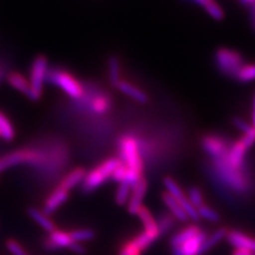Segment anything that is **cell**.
<instances>
[{"label":"cell","mask_w":255,"mask_h":255,"mask_svg":"<svg viewBox=\"0 0 255 255\" xmlns=\"http://www.w3.org/2000/svg\"><path fill=\"white\" fill-rule=\"evenodd\" d=\"M47 153L48 150L43 149V146H28L13 150L0 157V172L18 165L42 166L48 162Z\"/></svg>","instance_id":"cell-1"},{"label":"cell","mask_w":255,"mask_h":255,"mask_svg":"<svg viewBox=\"0 0 255 255\" xmlns=\"http://www.w3.org/2000/svg\"><path fill=\"white\" fill-rule=\"evenodd\" d=\"M118 152L121 162L131 172L143 177V161L140 154V146L136 136L125 134L118 139Z\"/></svg>","instance_id":"cell-2"},{"label":"cell","mask_w":255,"mask_h":255,"mask_svg":"<svg viewBox=\"0 0 255 255\" xmlns=\"http://www.w3.org/2000/svg\"><path fill=\"white\" fill-rule=\"evenodd\" d=\"M46 81L65 93L74 100H79L85 93V85L69 70L65 68L53 67L48 69Z\"/></svg>","instance_id":"cell-3"},{"label":"cell","mask_w":255,"mask_h":255,"mask_svg":"<svg viewBox=\"0 0 255 255\" xmlns=\"http://www.w3.org/2000/svg\"><path fill=\"white\" fill-rule=\"evenodd\" d=\"M223 156L212 159L213 167L217 177L222 182V184L226 185L231 190L239 194L245 193L249 188L248 178L246 177L244 170L234 168L226 161Z\"/></svg>","instance_id":"cell-4"},{"label":"cell","mask_w":255,"mask_h":255,"mask_svg":"<svg viewBox=\"0 0 255 255\" xmlns=\"http://www.w3.org/2000/svg\"><path fill=\"white\" fill-rule=\"evenodd\" d=\"M119 164H121V159L118 157H109L97 166H95L90 172L85 174V178L82 182L83 193H92L102 184H105L110 178H112L113 172Z\"/></svg>","instance_id":"cell-5"},{"label":"cell","mask_w":255,"mask_h":255,"mask_svg":"<svg viewBox=\"0 0 255 255\" xmlns=\"http://www.w3.org/2000/svg\"><path fill=\"white\" fill-rule=\"evenodd\" d=\"M79 107L81 109L89 110L94 115H106L108 112L112 110L113 101L110 94L101 92L96 89L93 85H90V89L87 90L85 86V93L82 98H80Z\"/></svg>","instance_id":"cell-6"},{"label":"cell","mask_w":255,"mask_h":255,"mask_svg":"<svg viewBox=\"0 0 255 255\" xmlns=\"http://www.w3.org/2000/svg\"><path fill=\"white\" fill-rule=\"evenodd\" d=\"M48 59L43 54H38L33 59L30 66L29 82L31 86L32 101H38L44 92V82L48 73Z\"/></svg>","instance_id":"cell-7"},{"label":"cell","mask_w":255,"mask_h":255,"mask_svg":"<svg viewBox=\"0 0 255 255\" xmlns=\"http://www.w3.org/2000/svg\"><path fill=\"white\" fill-rule=\"evenodd\" d=\"M215 64L221 74L235 78L237 71L244 65L243 55L230 48H219L215 52Z\"/></svg>","instance_id":"cell-8"},{"label":"cell","mask_w":255,"mask_h":255,"mask_svg":"<svg viewBox=\"0 0 255 255\" xmlns=\"http://www.w3.org/2000/svg\"><path fill=\"white\" fill-rule=\"evenodd\" d=\"M201 147L204 152L214 159L227 154L230 148V142L219 135L207 134L201 139Z\"/></svg>","instance_id":"cell-9"},{"label":"cell","mask_w":255,"mask_h":255,"mask_svg":"<svg viewBox=\"0 0 255 255\" xmlns=\"http://www.w3.org/2000/svg\"><path fill=\"white\" fill-rule=\"evenodd\" d=\"M148 189V183L145 177L141 178L136 184H134L131 188V194L129 201H128V212L131 215H136V212L140 206H142V201L145 199Z\"/></svg>","instance_id":"cell-10"},{"label":"cell","mask_w":255,"mask_h":255,"mask_svg":"<svg viewBox=\"0 0 255 255\" xmlns=\"http://www.w3.org/2000/svg\"><path fill=\"white\" fill-rule=\"evenodd\" d=\"M206 236L207 234L201 230L198 234L189 238L188 241L183 243L181 246L171 248L172 255H199Z\"/></svg>","instance_id":"cell-11"},{"label":"cell","mask_w":255,"mask_h":255,"mask_svg":"<svg viewBox=\"0 0 255 255\" xmlns=\"http://www.w3.org/2000/svg\"><path fill=\"white\" fill-rule=\"evenodd\" d=\"M73 243L74 242L69 235V232L55 229L44 241V247L45 249L49 251H55L63 248L69 249L70 245Z\"/></svg>","instance_id":"cell-12"},{"label":"cell","mask_w":255,"mask_h":255,"mask_svg":"<svg viewBox=\"0 0 255 255\" xmlns=\"http://www.w3.org/2000/svg\"><path fill=\"white\" fill-rule=\"evenodd\" d=\"M68 198L69 191L63 189L58 185L51 191V194L46 198L42 213L45 214L46 216H49V215L57 211L62 204L65 203L68 200Z\"/></svg>","instance_id":"cell-13"},{"label":"cell","mask_w":255,"mask_h":255,"mask_svg":"<svg viewBox=\"0 0 255 255\" xmlns=\"http://www.w3.org/2000/svg\"><path fill=\"white\" fill-rule=\"evenodd\" d=\"M6 81L14 90L18 91L19 93L23 94L31 100L32 99V93H31V86L29 80L18 71H10L6 75Z\"/></svg>","instance_id":"cell-14"},{"label":"cell","mask_w":255,"mask_h":255,"mask_svg":"<svg viewBox=\"0 0 255 255\" xmlns=\"http://www.w3.org/2000/svg\"><path fill=\"white\" fill-rule=\"evenodd\" d=\"M116 89L118 91H121L123 94H125L128 97L137 101L139 103H147L149 98L147 94L143 92L141 89H139L138 86L134 85L130 81H127V80L123 79L121 82L118 83Z\"/></svg>","instance_id":"cell-15"},{"label":"cell","mask_w":255,"mask_h":255,"mask_svg":"<svg viewBox=\"0 0 255 255\" xmlns=\"http://www.w3.org/2000/svg\"><path fill=\"white\" fill-rule=\"evenodd\" d=\"M86 174V170L83 167H76L73 170H70L67 174L63 177L60 181L59 186L67 191L75 188L80 183H82Z\"/></svg>","instance_id":"cell-16"},{"label":"cell","mask_w":255,"mask_h":255,"mask_svg":"<svg viewBox=\"0 0 255 255\" xmlns=\"http://www.w3.org/2000/svg\"><path fill=\"white\" fill-rule=\"evenodd\" d=\"M162 200L167 209H168L169 213L175 218V220L181 221L183 223L189 221V218L187 217L184 210L182 209V206L178 203V201L175 200L172 196H170L168 193H167V191L162 194Z\"/></svg>","instance_id":"cell-17"},{"label":"cell","mask_w":255,"mask_h":255,"mask_svg":"<svg viewBox=\"0 0 255 255\" xmlns=\"http://www.w3.org/2000/svg\"><path fill=\"white\" fill-rule=\"evenodd\" d=\"M136 215L142 223L143 231H146V232L151 233V234H154L158 237L161 236V233H159L158 228H157L156 219L153 217V215L151 214V212L147 209L146 206H143V205L140 206L138 211L136 212Z\"/></svg>","instance_id":"cell-18"},{"label":"cell","mask_w":255,"mask_h":255,"mask_svg":"<svg viewBox=\"0 0 255 255\" xmlns=\"http://www.w3.org/2000/svg\"><path fill=\"white\" fill-rule=\"evenodd\" d=\"M201 229L199 228L198 226H196L195 223L193 225H188L187 227H185L184 229L180 230L179 232L175 233L171 238H170V247L171 248H175V247L181 246L183 243H185L186 241H188L189 238H191L193 236H195L196 234H198L200 232Z\"/></svg>","instance_id":"cell-19"},{"label":"cell","mask_w":255,"mask_h":255,"mask_svg":"<svg viewBox=\"0 0 255 255\" xmlns=\"http://www.w3.org/2000/svg\"><path fill=\"white\" fill-rule=\"evenodd\" d=\"M228 231H229L228 228L222 227V228H219L218 230L215 231L213 234L207 235L201 246L200 254L199 255H204L207 252H210L215 246H217L222 241V239L226 238V236L228 234Z\"/></svg>","instance_id":"cell-20"},{"label":"cell","mask_w":255,"mask_h":255,"mask_svg":"<svg viewBox=\"0 0 255 255\" xmlns=\"http://www.w3.org/2000/svg\"><path fill=\"white\" fill-rule=\"evenodd\" d=\"M108 77L111 85L115 87V89L118 83L123 80L121 61H119L117 55H111L108 60Z\"/></svg>","instance_id":"cell-21"},{"label":"cell","mask_w":255,"mask_h":255,"mask_svg":"<svg viewBox=\"0 0 255 255\" xmlns=\"http://www.w3.org/2000/svg\"><path fill=\"white\" fill-rule=\"evenodd\" d=\"M28 215L37 223V225H39L44 230H46L47 232L51 233L52 231L57 229L54 222L49 217L46 216L45 214H43L42 211H38L35 207H30V209H28Z\"/></svg>","instance_id":"cell-22"},{"label":"cell","mask_w":255,"mask_h":255,"mask_svg":"<svg viewBox=\"0 0 255 255\" xmlns=\"http://www.w3.org/2000/svg\"><path fill=\"white\" fill-rule=\"evenodd\" d=\"M16 136L15 128L10 121V118L0 111V138L5 141H12Z\"/></svg>","instance_id":"cell-23"},{"label":"cell","mask_w":255,"mask_h":255,"mask_svg":"<svg viewBox=\"0 0 255 255\" xmlns=\"http://www.w3.org/2000/svg\"><path fill=\"white\" fill-rule=\"evenodd\" d=\"M241 83H249L255 81V63L244 64L237 71L235 78Z\"/></svg>","instance_id":"cell-24"},{"label":"cell","mask_w":255,"mask_h":255,"mask_svg":"<svg viewBox=\"0 0 255 255\" xmlns=\"http://www.w3.org/2000/svg\"><path fill=\"white\" fill-rule=\"evenodd\" d=\"M175 221L177 220H175V218L170 213L162 214L161 216L156 219L157 228H158V231H159V233H161V235L168 233L169 231L174 227Z\"/></svg>","instance_id":"cell-25"},{"label":"cell","mask_w":255,"mask_h":255,"mask_svg":"<svg viewBox=\"0 0 255 255\" xmlns=\"http://www.w3.org/2000/svg\"><path fill=\"white\" fill-rule=\"evenodd\" d=\"M131 188L132 186L126 182L119 183L118 188L115 193V201L117 205L124 206L125 204L128 203L131 194Z\"/></svg>","instance_id":"cell-26"},{"label":"cell","mask_w":255,"mask_h":255,"mask_svg":"<svg viewBox=\"0 0 255 255\" xmlns=\"http://www.w3.org/2000/svg\"><path fill=\"white\" fill-rule=\"evenodd\" d=\"M197 212H198V215H199V217H200V219L203 218L204 220H207V221L213 222V223H217L221 219L220 214L207 204H203L202 206L199 207V209H197Z\"/></svg>","instance_id":"cell-27"},{"label":"cell","mask_w":255,"mask_h":255,"mask_svg":"<svg viewBox=\"0 0 255 255\" xmlns=\"http://www.w3.org/2000/svg\"><path fill=\"white\" fill-rule=\"evenodd\" d=\"M69 235L71 239H73V242L81 244L83 242L92 241V239L95 238L96 233L92 229H79V230L70 231Z\"/></svg>","instance_id":"cell-28"},{"label":"cell","mask_w":255,"mask_h":255,"mask_svg":"<svg viewBox=\"0 0 255 255\" xmlns=\"http://www.w3.org/2000/svg\"><path fill=\"white\" fill-rule=\"evenodd\" d=\"M203 9L215 20L221 21L225 18V12H223L222 7L215 1V0H210V1L203 6Z\"/></svg>","instance_id":"cell-29"},{"label":"cell","mask_w":255,"mask_h":255,"mask_svg":"<svg viewBox=\"0 0 255 255\" xmlns=\"http://www.w3.org/2000/svg\"><path fill=\"white\" fill-rule=\"evenodd\" d=\"M187 199L189 202L194 205L195 209H199V207L205 204L204 202V197L200 188H198L197 186H191L189 187L187 191Z\"/></svg>","instance_id":"cell-30"},{"label":"cell","mask_w":255,"mask_h":255,"mask_svg":"<svg viewBox=\"0 0 255 255\" xmlns=\"http://www.w3.org/2000/svg\"><path fill=\"white\" fill-rule=\"evenodd\" d=\"M5 246L7 250H9L13 255H30L25 249H23V247L17 241H15V239H7L5 242Z\"/></svg>","instance_id":"cell-31"},{"label":"cell","mask_w":255,"mask_h":255,"mask_svg":"<svg viewBox=\"0 0 255 255\" xmlns=\"http://www.w3.org/2000/svg\"><path fill=\"white\" fill-rule=\"evenodd\" d=\"M141 251L134 245L132 239L126 242L118 251V255H141Z\"/></svg>","instance_id":"cell-32"},{"label":"cell","mask_w":255,"mask_h":255,"mask_svg":"<svg viewBox=\"0 0 255 255\" xmlns=\"http://www.w3.org/2000/svg\"><path fill=\"white\" fill-rule=\"evenodd\" d=\"M241 141L247 149H250L254 145L255 143V129L253 127H251V129L249 131H247L246 133L243 134V137L241 138Z\"/></svg>","instance_id":"cell-33"},{"label":"cell","mask_w":255,"mask_h":255,"mask_svg":"<svg viewBox=\"0 0 255 255\" xmlns=\"http://www.w3.org/2000/svg\"><path fill=\"white\" fill-rule=\"evenodd\" d=\"M233 125L237 128V129L241 131L243 134L246 133L247 131H249L251 129L252 125H249L247 122H245L244 119L239 118V117H234L233 118Z\"/></svg>","instance_id":"cell-34"},{"label":"cell","mask_w":255,"mask_h":255,"mask_svg":"<svg viewBox=\"0 0 255 255\" xmlns=\"http://www.w3.org/2000/svg\"><path fill=\"white\" fill-rule=\"evenodd\" d=\"M69 249L73 251L74 253L78 254V255H84V254L87 253V250H86L85 247L82 244H80V243H75L74 242L73 244L70 245Z\"/></svg>","instance_id":"cell-35"},{"label":"cell","mask_w":255,"mask_h":255,"mask_svg":"<svg viewBox=\"0 0 255 255\" xmlns=\"http://www.w3.org/2000/svg\"><path fill=\"white\" fill-rule=\"evenodd\" d=\"M232 255H255V253L247 249H234Z\"/></svg>","instance_id":"cell-36"},{"label":"cell","mask_w":255,"mask_h":255,"mask_svg":"<svg viewBox=\"0 0 255 255\" xmlns=\"http://www.w3.org/2000/svg\"><path fill=\"white\" fill-rule=\"evenodd\" d=\"M250 17H251L252 25H253V27L255 29V3L250 6Z\"/></svg>","instance_id":"cell-37"},{"label":"cell","mask_w":255,"mask_h":255,"mask_svg":"<svg viewBox=\"0 0 255 255\" xmlns=\"http://www.w3.org/2000/svg\"><path fill=\"white\" fill-rule=\"evenodd\" d=\"M252 127L255 129V95L253 97V105H252Z\"/></svg>","instance_id":"cell-38"},{"label":"cell","mask_w":255,"mask_h":255,"mask_svg":"<svg viewBox=\"0 0 255 255\" xmlns=\"http://www.w3.org/2000/svg\"><path fill=\"white\" fill-rule=\"evenodd\" d=\"M243 4L245 5H248V6H251L252 4L255 3V0H239Z\"/></svg>","instance_id":"cell-39"},{"label":"cell","mask_w":255,"mask_h":255,"mask_svg":"<svg viewBox=\"0 0 255 255\" xmlns=\"http://www.w3.org/2000/svg\"><path fill=\"white\" fill-rule=\"evenodd\" d=\"M0 79H1V69H0Z\"/></svg>","instance_id":"cell-40"}]
</instances>
